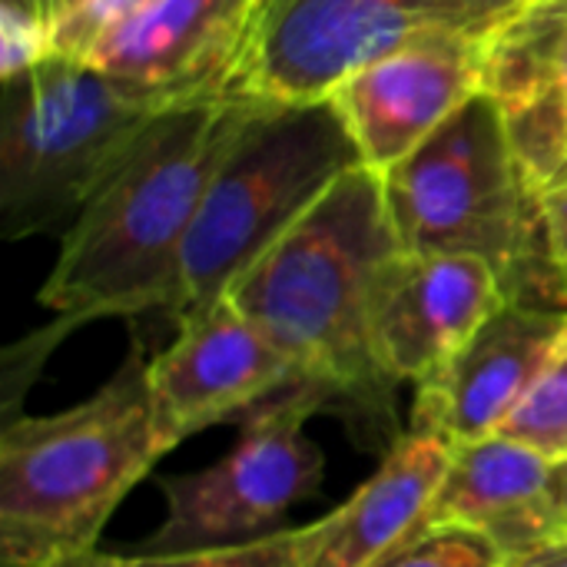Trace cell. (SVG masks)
<instances>
[{"mask_svg": "<svg viewBox=\"0 0 567 567\" xmlns=\"http://www.w3.org/2000/svg\"><path fill=\"white\" fill-rule=\"evenodd\" d=\"M256 106L259 100L216 93L169 106L140 130L63 236L37 296L56 319L7 352L10 395L76 326L153 309L176 322L189 229L216 166ZM10 395L7 405H13Z\"/></svg>", "mask_w": 567, "mask_h": 567, "instance_id": "obj_1", "label": "cell"}, {"mask_svg": "<svg viewBox=\"0 0 567 567\" xmlns=\"http://www.w3.org/2000/svg\"><path fill=\"white\" fill-rule=\"evenodd\" d=\"M402 252L385 179L355 166L226 292L302 372L329 392L369 449L389 452L399 435V382L372 349V289Z\"/></svg>", "mask_w": 567, "mask_h": 567, "instance_id": "obj_2", "label": "cell"}, {"mask_svg": "<svg viewBox=\"0 0 567 567\" xmlns=\"http://www.w3.org/2000/svg\"><path fill=\"white\" fill-rule=\"evenodd\" d=\"M150 355L130 342L120 369L80 405L13 415L0 432V551L7 567H47L93 551L116 505L166 455Z\"/></svg>", "mask_w": 567, "mask_h": 567, "instance_id": "obj_3", "label": "cell"}, {"mask_svg": "<svg viewBox=\"0 0 567 567\" xmlns=\"http://www.w3.org/2000/svg\"><path fill=\"white\" fill-rule=\"evenodd\" d=\"M382 179L405 252L478 256L508 299L567 309L548 256L542 189L492 96L468 100Z\"/></svg>", "mask_w": 567, "mask_h": 567, "instance_id": "obj_4", "label": "cell"}, {"mask_svg": "<svg viewBox=\"0 0 567 567\" xmlns=\"http://www.w3.org/2000/svg\"><path fill=\"white\" fill-rule=\"evenodd\" d=\"M355 166L359 146L329 100H259L189 229L176 326L226 299L233 282Z\"/></svg>", "mask_w": 567, "mask_h": 567, "instance_id": "obj_5", "label": "cell"}, {"mask_svg": "<svg viewBox=\"0 0 567 567\" xmlns=\"http://www.w3.org/2000/svg\"><path fill=\"white\" fill-rule=\"evenodd\" d=\"M163 110L169 106L66 56H47L7 76L0 100L3 236H37L76 216Z\"/></svg>", "mask_w": 567, "mask_h": 567, "instance_id": "obj_6", "label": "cell"}, {"mask_svg": "<svg viewBox=\"0 0 567 567\" xmlns=\"http://www.w3.org/2000/svg\"><path fill=\"white\" fill-rule=\"evenodd\" d=\"M525 0H262L226 93L329 100L365 63L429 33H495Z\"/></svg>", "mask_w": 567, "mask_h": 567, "instance_id": "obj_7", "label": "cell"}, {"mask_svg": "<svg viewBox=\"0 0 567 567\" xmlns=\"http://www.w3.org/2000/svg\"><path fill=\"white\" fill-rule=\"evenodd\" d=\"M322 409H332L326 389L292 382L239 422V442L219 462L163 475L166 522L136 555H183L282 532L286 515L322 485L326 458L306 435V422Z\"/></svg>", "mask_w": 567, "mask_h": 567, "instance_id": "obj_8", "label": "cell"}, {"mask_svg": "<svg viewBox=\"0 0 567 567\" xmlns=\"http://www.w3.org/2000/svg\"><path fill=\"white\" fill-rule=\"evenodd\" d=\"M488 37H419L365 63L332 90L329 103L352 133L365 166L389 173L485 90Z\"/></svg>", "mask_w": 567, "mask_h": 567, "instance_id": "obj_9", "label": "cell"}, {"mask_svg": "<svg viewBox=\"0 0 567 567\" xmlns=\"http://www.w3.org/2000/svg\"><path fill=\"white\" fill-rule=\"evenodd\" d=\"M292 382H306L296 362L229 299L179 322L173 346L150 359L153 409L169 452L209 425L243 422Z\"/></svg>", "mask_w": 567, "mask_h": 567, "instance_id": "obj_10", "label": "cell"}, {"mask_svg": "<svg viewBox=\"0 0 567 567\" xmlns=\"http://www.w3.org/2000/svg\"><path fill=\"white\" fill-rule=\"evenodd\" d=\"M567 336V309L508 299L429 379L415 385L412 429L449 449L502 429Z\"/></svg>", "mask_w": 567, "mask_h": 567, "instance_id": "obj_11", "label": "cell"}, {"mask_svg": "<svg viewBox=\"0 0 567 567\" xmlns=\"http://www.w3.org/2000/svg\"><path fill=\"white\" fill-rule=\"evenodd\" d=\"M498 272L478 256L395 252L372 289V349L395 382H422L505 306Z\"/></svg>", "mask_w": 567, "mask_h": 567, "instance_id": "obj_12", "label": "cell"}, {"mask_svg": "<svg viewBox=\"0 0 567 567\" xmlns=\"http://www.w3.org/2000/svg\"><path fill=\"white\" fill-rule=\"evenodd\" d=\"M262 0H153L106 33L86 63L163 106L226 93Z\"/></svg>", "mask_w": 567, "mask_h": 567, "instance_id": "obj_13", "label": "cell"}, {"mask_svg": "<svg viewBox=\"0 0 567 567\" xmlns=\"http://www.w3.org/2000/svg\"><path fill=\"white\" fill-rule=\"evenodd\" d=\"M555 468V462L505 435L455 445L442 485L415 532H478L505 555L508 567L542 555L567 542Z\"/></svg>", "mask_w": 567, "mask_h": 567, "instance_id": "obj_14", "label": "cell"}, {"mask_svg": "<svg viewBox=\"0 0 567 567\" xmlns=\"http://www.w3.org/2000/svg\"><path fill=\"white\" fill-rule=\"evenodd\" d=\"M449 458L452 449L439 435L409 429L342 508L312 522L309 567H369L392 551L422 522Z\"/></svg>", "mask_w": 567, "mask_h": 567, "instance_id": "obj_15", "label": "cell"}, {"mask_svg": "<svg viewBox=\"0 0 567 567\" xmlns=\"http://www.w3.org/2000/svg\"><path fill=\"white\" fill-rule=\"evenodd\" d=\"M495 435L515 439L548 462L561 465L567 458V336L555 349L545 372L535 379L518 409L502 422Z\"/></svg>", "mask_w": 567, "mask_h": 567, "instance_id": "obj_16", "label": "cell"}, {"mask_svg": "<svg viewBox=\"0 0 567 567\" xmlns=\"http://www.w3.org/2000/svg\"><path fill=\"white\" fill-rule=\"evenodd\" d=\"M312 525L282 528L256 542L183 551V555H126L120 567H309Z\"/></svg>", "mask_w": 567, "mask_h": 567, "instance_id": "obj_17", "label": "cell"}, {"mask_svg": "<svg viewBox=\"0 0 567 567\" xmlns=\"http://www.w3.org/2000/svg\"><path fill=\"white\" fill-rule=\"evenodd\" d=\"M369 567H508L505 555L468 528H422Z\"/></svg>", "mask_w": 567, "mask_h": 567, "instance_id": "obj_18", "label": "cell"}, {"mask_svg": "<svg viewBox=\"0 0 567 567\" xmlns=\"http://www.w3.org/2000/svg\"><path fill=\"white\" fill-rule=\"evenodd\" d=\"M50 0H0V80L50 56Z\"/></svg>", "mask_w": 567, "mask_h": 567, "instance_id": "obj_19", "label": "cell"}, {"mask_svg": "<svg viewBox=\"0 0 567 567\" xmlns=\"http://www.w3.org/2000/svg\"><path fill=\"white\" fill-rule=\"evenodd\" d=\"M153 0H83L76 10H70L63 20L53 23L50 30V56H66L86 63L93 47L123 27L130 17H136L143 7Z\"/></svg>", "mask_w": 567, "mask_h": 567, "instance_id": "obj_20", "label": "cell"}, {"mask_svg": "<svg viewBox=\"0 0 567 567\" xmlns=\"http://www.w3.org/2000/svg\"><path fill=\"white\" fill-rule=\"evenodd\" d=\"M542 219H545L548 256L567 299V169L542 189Z\"/></svg>", "mask_w": 567, "mask_h": 567, "instance_id": "obj_21", "label": "cell"}, {"mask_svg": "<svg viewBox=\"0 0 567 567\" xmlns=\"http://www.w3.org/2000/svg\"><path fill=\"white\" fill-rule=\"evenodd\" d=\"M47 567H120V555H106L100 548L93 551H76V555H63Z\"/></svg>", "mask_w": 567, "mask_h": 567, "instance_id": "obj_22", "label": "cell"}, {"mask_svg": "<svg viewBox=\"0 0 567 567\" xmlns=\"http://www.w3.org/2000/svg\"><path fill=\"white\" fill-rule=\"evenodd\" d=\"M512 567H567V542L542 551V555H532V558H525V561Z\"/></svg>", "mask_w": 567, "mask_h": 567, "instance_id": "obj_23", "label": "cell"}, {"mask_svg": "<svg viewBox=\"0 0 567 567\" xmlns=\"http://www.w3.org/2000/svg\"><path fill=\"white\" fill-rule=\"evenodd\" d=\"M80 3H83V0H50V20H53V23L63 20V17H66L70 10H76Z\"/></svg>", "mask_w": 567, "mask_h": 567, "instance_id": "obj_24", "label": "cell"}, {"mask_svg": "<svg viewBox=\"0 0 567 567\" xmlns=\"http://www.w3.org/2000/svg\"><path fill=\"white\" fill-rule=\"evenodd\" d=\"M555 485H558V498H561V508H565V522H567V458L555 468Z\"/></svg>", "mask_w": 567, "mask_h": 567, "instance_id": "obj_25", "label": "cell"}]
</instances>
